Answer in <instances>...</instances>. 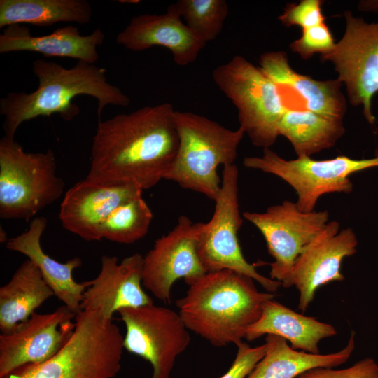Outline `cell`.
I'll use <instances>...</instances> for the list:
<instances>
[{
  "label": "cell",
  "instance_id": "obj_1",
  "mask_svg": "<svg viewBox=\"0 0 378 378\" xmlns=\"http://www.w3.org/2000/svg\"><path fill=\"white\" fill-rule=\"evenodd\" d=\"M175 111L165 102L98 120L85 178L134 183L143 190L164 179L178 148Z\"/></svg>",
  "mask_w": 378,
  "mask_h": 378
},
{
  "label": "cell",
  "instance_id": "obj_2",
  "mask_svg": "<svg viewBox=\"0 0 378 378\" xmlns=\"http://www.w3.org/2000/svg\"><path fill=\"white\" fill-rule=\"evenodd\" d=\"M32 70L38 86L31 93L9 92L0 99V113L4 116V136L15 139L17 130L25 121L39 116L59 114L71 121L80 112L73 102L76 96L85 94L97 100V116L100 120L108 105L127 106L130 98L117 86L109 83L106 69L78 61L71 68L55 62L38 59Z\"/></svg>",
  "mask_w": 378,
  "mask_h": 378
},
{
  "label": "cell",
  "instance_id": "obj_3",
  "mask_svg": "<svg viewBox=\"0 0 378 378\" xmlns=\"http://www.w3.org/2000/svg\"><path fill=\"white\" fill-rule=\"evenodd\" d=\"M274 296L259 291L251 277L223 270L208 272L188 285L176 304L188 330L221 347L243 342L264 302Z\"/></svg>",
  "mask_w": 378,
  "mask_h": 378
},
{
  "label": "cell",
  "instance_id": "obj_4",
  "mask_svg": "<svg viewBox=\"0 0 378 378\" xmlns=\"http://www.w3.org/2000/svg\"><path fill=\"white\" fill-rule=\"evenodd\" d=\"M74 333L52 357L1 378H113L121 369L124 337L95 310L76 314Z\"/></svg>",
  "mask_w": 378,
  "mask_h": 378
},
{
  "label": "cell",
  "instance_id": "obj_5",
  "mask_svg": "<svg viewBox=\"0 0 378 378\" xmlns=\"http://www.w3.org/2000/svg\"><path fill=\"white\" fill-rule=\"evenodd\" d=\"M178 136L176 158L164 179L215 200L220 189L219 166L234 163L244 131L232 130L204 115L175 111Z\"/></svg>",
  "mask_w": 378,
  "mask_h": 378
},
{
  "label": "cell",
  "instance_id": "obj_6",
  "mask_svg": "<svg viewBox=\"0 0 378 378\" xmlns=\"http://www.w3.org/2000/svg\"><path fill=\"white\" fill-rule=\"evenodd\" d=\"M51 149L29 153L15 139L0 140V217L29 220L55 202L65 183Z\"/></svg>",
  "mask_w": 378,
  "mask_h": 378
},
{
  "label": "cell",
  "instance_id": "obj_7",
  "mask_svg": "<svg viewBox=\"0 0 378 378\" xmlns=\"http://www.w3.org/2000/svg\"><path fill=\"white\" fill-rule=\"evenodd\" d=\"M214 83L237 110L239 127L263 148L276 141L280 120L288 107L281 88L260 67L240 55L212 71Z\"/></svg>",
  "mask_w": 378,
  "mask_h": 378
},
{
  "label": "cell",
  "instance_id": "obj_8",
  "mask_svg": "<svg viewBox=\"0 0 378 378\" xmlns=\"http://www.w3.org/2000/svg\"><path fill=\"white\" fill-rule=\"evenodd\" d=\"M239 171L234 163L223 167L220 189L215 199L214 211L207 223L199 222L197 249L206 272L232 270L248 276L269 293L282 286L280 281L260 274L256 264L244 258L237 233L243 220L238 197Z\"/></svg>",
  "mask_w": 378,
  "mask_h": 378
},
{
  "label": "cell",
  "instance_id": "obj_9",
  "mask_svg": "<svg viewBox=\"0 0 378 378\" xmlns=\"http://www.w3.org/2000/svg\"><path fill=\"white\" fill-rule=\"evenodd\" d=\"M243 164L247 168L272 174L285 181L298 195V209L302 212H312L323 195L351 192L353 183L349 176L378 167V151L374 158L370 159L356 160L340 155L328 160L310 157L286 160L267 148H264L261 157L244 158Z\"/></svg>",
  "mask_w": 378,
  "mask_h": 378
},
{
  "label": "cell",
  "instance_id": "obj_10",
  "mask_svg": "<svg viewBox=\"0 0 378 378\" xmlns=\"http://www.w3.org/2000/svg\"><path fill=\"white\" fill-rule=\"evenodd\" d=\"M118 313L126 329L124 349L151 364V378H169L176 358L190 342L178 313L154 303Z\"/></svg>",
  "mask_w": 378,
  "mask_h": 378
},
{
  "label": "cell",
  "instance_id": "obj_11",
  "mask_svg": "<svg viewBox=\"0 0 378 378\" xmlns=\"http://www.w3.org/2000/svg\"><path fill=\"white\" fill-rule=\"evenodd\" d=\"M344 17V36L330 51L321 55V59L333 64L350 104L362 106L365 118L372 124L375 118L371 101L378 92V22L367 23L350 11H346Z\"/></svg>",
  "mask_w": 378,
  "mask_h": 378
},
{
  "label": "cell",
  "instance_id": "obj_12",
  "mask_svg": "<svg viewBox=\"0 0 378 378\" xmlns=\"http://www.w3.org/2000/svg\"><path fill=\"white\" fill-rule=\"evenodd\" d=\"M243 216L262 233L269 253L272 279L281 281L304 248L329 222L328 211H301L296 202L284 200L262 213L246 211Z\"/></svg>",
  "mask_w": 378,
  "mask_h": 378
},
{
  "label": "cell",
  "instance_id": "obj_13",
  "mask_svg": "<svg viewBox=\"0 0 378 378\" xmlns=\"http://www.w3.org/2000/svg\"><path fill=\"white\" fill-rule=\"evenodd\" d=\"M199 222L181 216L174 228L155 240L144 256L142 286L169 303L172 288L180 279L190 285L206 273L197 249Z\"/></svg>",
  "mask_w": 378,
  "mask_h": 378
},
{
  "label": "cell",
  "instance_id": "obj_14",
  "mask_svg": "<svg viewBox=\"0 0 378 378\" xmlns=\"http://www.w3.org/2000/svg\"><path fill=\"white\" fill-rule=\"evenodd\" d=\"M336 220L328 222L304 248L287 275L283 287L295 286L299 291L298 309L304 312L318 288L332 281L344 279L343 260L356 253L358 239L351 227L340 230Z\"/></svg>",
  "mask_w": 378,
  "mask_h": 378
},
{
  "label": "cell",
  "instance_id": "obj_15",
  "mask_svg": "<svg viewBox=\"0 0 378 378\" xmlns=\"http://www.w3.org/2000/svg\"><path fill=\"white\" fill-rule=\"evenodd\" d=\"M76 316L63 305L50 313L34 312L12 332L1 333L0 378L21 366L52 357L72 336Z\"/></svg>",
  "mask_w": 378,
  "mask_h": 378
},
{
  "label": "cell",
  "instance_id": "obj_16",
  "mask_svg": "<svg viewBox=\"0 0 378 378\" xmlns=\"http://www.w3.org/2000/svg\"><path fill=\"white\" fill-rule=\"evenodd\" d=\"M138 186L84 179L64 195L59 218L64 229L85 241H99L102 225L117 206L142 194Z\"/></svg>",
  "mask_w": 378,
  "mask_h": 378
},
{
  "label": "cell",
  "instance_id": "obj_17",
  "mask_svg": "<svg viewBox=\"0 0 378 378\" xmlns=\"http://www.w3.org/2000/svg\"><path fill=\"white\" fill-rule=\"evenodd\" d=\"M144 256L136 253L120 263L115 256L104 255L101 270L83 293L82 310H95L106 321L124 308L153 303L142 288Z\"/></svg>",
  "mask_w": 378,
  "mask_h": 378
},
{
  "label": "cell",
  "instance_id": "obj_18",
  "mask_svg": "<svg viewBox=\"0 0 378 378\" xmlns=\"http://www.w3.org/2000/svg\"><path fill=\"white\" fill-rule=\"evenodd\" d=\"M116 43L132 51L162 46L172 52L174 61L179 66L193 62L206 45L182 22L172 4L163 14L145 13L133 17L118 34Z\"/></svg>",
  "mask_w": 378,
  "mask_h": 378
},
{
  "label": "cell",
  "instance_id": "obj_19",
  "mask_svg": "<svg viewBox=\"0 0 378 378\" xmlns=\"http://www.w3.org/2000/svg\"><path fill=\"white\" fill-rule=\"evenodd\" d=\"M48 220L43 216L31 220L29 228L20 234L8 239L6 248L20 253L31 260L40 270L44 280L59 299L74 314L80 311L83 293L90 286V281L76 282L73 277L74 270L82 265V260L74 257L66 262L55 260L46 254L41 244V236Z\"/></svg>",
  "mask_w": 378,
  "mask_h": 378
},
{
  "label": "cell",
  "instance_id": "obj_20",
  "mask_svg": "<svg viewBox=\"0 0 378 378\" xmlns=\"http://www.w3.org/2000/svg\"><path fill=\"white\" fill-rule=\"evenodd\" d=\"M104 39L105 34L100 28L90 34L81 35L77 27L67 25L47 35L32 36L27 27L13 24L0 35V53L27 51L94 64L99 58L97 47Z\"/></svg>",
  "mask_w": 378,
  "mask_h": 378
},
{
  "label": "cell",
  "instance_id": "obj_21",
  "mask_svg": "<svg viewBox=\"0 0 378 378\" xmlns=\"http://www.w3.org/2000/svg\"><path fill=\"white\" fill-rule=\"evenodd\" d=\"M260 69L281 88L295 92L304 108L327 116L342 119L347 105L338 80H317L296 72L289 64L286 52H268L260 55Z\"/></svg>",
  "mask_w": 378,
  "mask_h": 378
},
{
  "label": "cell",
  "instance_id": "obj_22",
  "mask_svg": "<svg viewBox=\"0 0 378 378\" xmlns=\"http://www.w3.org/2000/svg\"><path fill=\"white\" fill-rule=\"evenodd\" d=\"M267 335L283 337L293 349L319 354L321 340L336 335L337 330L330 324L298 314L271 299L264 302L259 319L248 328L245 340L252 342Z\"/></svg>",
  "mask_w": 378,
  "mask_h": 378
},
{
  "label": "cell",
  "instance_id": "obj_23",
  "mask_svg": "<svg viewBox=\"0 0 378 378\" xmlns=\"http://www.w3.org/2000/svg\"><path fill=\"white\" fill-rule=\"evenodd\" d=\"M267 349L247 378H297L312 368H335L346 363L355 349V332L351 331L346 345L328 354H312L295 350L281 337L267 335Z\"/></svg>",
  "mask_w": 378,
  "mask_h": 378
},
{
  "label": "cell",
  "instance_id": "obj_24",
  "mask_svg": "<svg viewBox=\"0 0 378 378\" xmlns=\"http://www.w3.org/2000/svg\"><path fill=\"white\" fill-rule=\"evenodd\" d=\"M55 294L40 270L29 259L24 261L10 281L0 288V330L14 331L46 300Z\"/></svg>",
  "mask_w": 378,
  "mask_h": 378
},
{
  "label": "cell",
  "instance_id": "obj_25",
  "mask_svg": "<svg viewBox=\"0 0 378 378\" xmlns=\"http://www.w3.org/2000/svg\"><path fill=\"white\" fill-rule=\"evenodd\" d=\"M342 119L306 108L288 107L279 126V136L286 137L298 157H310L334 146L344 134Z\"/></svg>",
  "mask_w": 378,
  "mask_h": 378
},
{
  "label": "cell",
  "instance_id": "obj_26",
  "mask_svg": "<svg viewBox=\"0 0 378 378\" xmlns=\"http://www.w3.org/2000/svg\"><path fill=\"white\" fill-rule=\"evenodd\" d=\"M92 15L86 0H0V28L22 24L49 27L60 22L87 24Z\"/></svg>",
  "mask_w": 378,
  "mask_h": 378
},
{
  "label": "cell",
  "instance_id": "obj_27",
  "mask_svg": "<svg viewBox=\"0 0 378 378\" xmlns=\"http://www.w3.org/2000/svg\"><path fill=\"white\" fill-rule=\"evenodd\" d=\"M152 211L142 194L114 209L102 227V237L118 244H130L148 232Z\"/></svg>",
  "mask_w": 378,
  "mask_h": 378
},
{
  "label": "cell",
  "instance_id": "obj_28",
  "mask_svg": "<svg viewBox=\"0 0 378 378\" xmlns=\"http://www.w3.org/2000/svg\"><path fill=\"white\" fill-rule=\"evenodd\" d=\"M172 6L189 29L206 44L217 38L229 13L225 0H178Z\"/></svg>",
  "mask_w": 378,
  "mask_h": 378
},
{
  "label": "cell",
  "instance_id": "obj_29",
  "mask_svg": "<svg viewBox=\"0 0 378 378\" xmlns=\"http://www.w3.org/2000/svg\"><path fill=\"white\" fill-rule=\"evenodd\" d=\"M336 43L326 22L302 29L301 36L290 43V48L302 59H309L314 54L330 51Z\"/></svg>",
  "mask_w": 378,
  "mask_h": 378
},
{
  "label": "cell",
  "instance_id": "obj_30",
  "mask_svg": "<svg viewBox=\"0 0 378 378\" xmlns=\"http://www.w3.org/2000/svg\"><path fill=\"white\" fill-rule=\"evenodd\" d=\"M323 1L302 0L298 4H289L279 15V20L286 27L299 26L303 29L325 22L321 11Z\"/></svg>",
  "mask_w": 378,
  "mask_h": 378
},
{
  "label": "cell",
  "instance_id": "obj_31",
  "mask_svg": "<svg viewBox=\"0 0 378 378\" xmlns=\"http://www.w3.org/2000/svg\"><path fill=\"white\" fill-rule=\"evenodd\" d=\"M297 378H378V364L372 358L367 357L344 369L312 368Z\"/></svg>",
  "mask_w": 378,
  "mask_h": 378
},
{
  "label": "cell",
  "instance_id": "obj_32",
  "mask_svg": "<svg viewBox=\"0 0 378 378\" xmlns=\"http://www.w3.org/2000/svg\"><path fill=\"white\" fill-rule=\"evenodd\" d=\"M237 354L232 365L220 378H247L264 357L267 349L265 344L253 347L244 342L237 344Z\"/></svg>",
  "mask_w": 378,
  "mask_h": 378
},
{
  "label": "cell",
  "instance_id": "obj_33",
  "mask_svg": "<svg viewBox=\"0 0 378 378\" xmlns=\"http://www.w3.org/2000/svg\"><path fill=\"white\" fill-rule=\"evenodd\" d=\"M369 3H362L360 5V8L362 10H378V1H368Z\"/></svg>",
  "mask_w": 378,
  "mask_h": 378
},
{
  "label": "cell",
  "instance_id": "obj_34",
  "mask_svg": "<svg viewBox=\"0 0 378 378\" xmlns=\"http://www.w3.org/2000/svg\"><path fill=\"white\" fill-rule=\"evenodd\" d=\"M6 232L4 230L2 231V228H1V243L7 242L8 241V239L6 238Z\"/></svg>",
  "mask_w": 378,
  "mask_h": 378
}]
</instances>
